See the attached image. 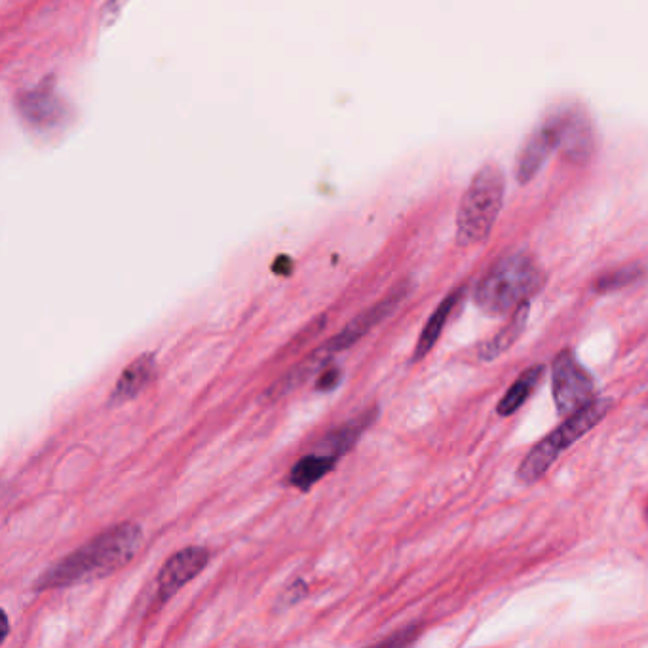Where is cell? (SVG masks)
<instances>
[{
  "label": "cell",
  "mask_w": 648,
  "mask_h": 648,
  "mask_svg": "<svg viewBox=\"0 0 648 648\" xmlns=\"http://www.w3.org/2000/svg\"><path fill=\"white\" fill-rule=\"evenodd\" d=\"M143 544L141 525L124 521L90 538L40 574L35 591L67 590L107 578L126 567Z\"/></svg>",
  "instance_id": "cell-1"
},
{
  "label": "cell",
  "mask_w": 648,
  "mask_h": 648,
  "mask_svg": "<svg viewBox=\"0 0 648 648\" xmlns=\"http://www.w3.org/2000/svg\"><path fill=\"white\" fill-rule=\"evenodd\" d=\"M544 286V274L527 253L502 257L479 280L476 305L493 316H502L533 297Z\"/></svg>",
  "instance_id": "cell-2"
},
{
  "label": "cell",
  "mask_w": 648,
  "mask_h": 648,
  "mask_svg": "<svg viewBox=\"0 0 648 648\" xmlns=\"http://www.w3.org/2000/svg\"><path fill=\"white\" fill-rule=\"evenodd\" d=\"M506 179L495 164L483 166L470 181L457 213V244L462 248L485 242L504 204Z\"/></svg>",
  "instance_id": "cell-3"
},
{
  "label": "cell",
  "mask_w": 648,
  "mask_h": 648,
  "mask_svg": "<svg viewBox=\"0 0 648 648\" xmlns=\"http://www.w3.org/2000/svg\"><path fill=\"white\" fill-rule=\"evenodd\" d=\"M612 405L614 401L610 398H595L586 407L569 415V419L561 422L548 438L536 443L533 451L523 458V462L517 468V479L525 485H533L540 477L546 476V472L552 468L553 462L561 457V453L605 419Z\"/></svg>",
  "instance_id": "cell-4"
},
{
  "label": "cell",
  "mask_w": 648,
  "mask_h": 648,
  "mask_svg": "<svg viewBox=\"0 0 648 648\" xmlns=\"http://www.w3.org/2000/svg\"><path fill=\"white\" fill-rule=\"evenodd\" d=\"M552 394L557 413L563 417L595 400V382L569 348L561 350L553 360Z\"/></svg>",
  "instance_id": "cell-5"
},
{
  "label": "cell",
  "mask_w": 648,
  "mask_h": 648,
  "mask_svg": "<svg viewBox=\"0 0 648 648\" xmlns=\"http://www.w3.org/2000/svg\"><path fill=\"white\" fill-rule=\"evenodd\" d=\"M411 291H413V282L403 280L398 286L392 287L390 293L386 297H382L379 303L369 306L367 310H363L362 314H358L350 324L344 325L335 337L320 344V348L327 356L333 358L335 354L344 352V350L352 348L354 344L360 343L365 335H369L377 325L388 320L400 308L401 303L411 295Z\"/></svg>",
  "instance_id": "cell-6"
},
{
  "label": "cell",
  "mask_w": 648,
  "mask_h": 648,
  "mask_svg": "<svg viewBox=\"0 0 648 648\" xmlns=\"http://www.w3.org/2000/svg\"><path fill=\"white\" fill-rule=\"evenodd\" d=\"M563 124H565V116H563V109H559L548 116L542 124H538L533 134L527 137L515 164L517 183L527 185L529 181H533L538 172L544 168V164L550 160V156L555 151H561Z\"/></svg>",
  "instance_id": "cell-7"
},
{
  "label": "cell",
  "mask_w": 648,
  "mask_h": 648,
  "mask_svg": "<svg viewBox=\"0 0 648 648\" xmlns=\"http://www.w3.org/2000/svg\"><path fill=\"white\" fill-rule=\"evenodd\" d=\"M210 559V550L204 546H189L173 553L156 578L158 603H168L175 593L183 590L210 565Z\"/></svg>",
  "instance_id": "cell-8"
},
{
  "label": "cell",
  "mask_w": 648,
  "mask_h": 648,
  "mask_svg": "<svg viewBox=\"0 0 648 648\" xmlns=\"http://www.w3.org/2000/svg\"><path fill=\"white\" fill-rule=\"evenodd\" d=\"M156 356L153 352H145L141 356H137L134 362L130 363L118 377L115 388L107 400V407L115 409V407H122L128 401L135 400L156 377Z\"/></svg>",
  "instance_id": "cell-9"
},
{
  "label": "cell",
  "mask_w": 648,
  "mask_h": 648,
  "mask_svg": "<svg viewBox=\"0 0 648 648\" xmlns=\"http://www.w3.org/2000/svg\"><path fill=\"white\" fill-rule=\"evenodd\" d=\"M379 413H381V409L375 405V407L360 413L358 417L346 420L335 430H329L322 441L314 447V451H320V453L331 455V457H344L348 451L354 449V445L360 441L365 430L371 428L375 424V420L379 419Z\"/></svg>",
  "instance_id": "cell-10"
},
{
  "label": "cell",
  "mask_w": 648,
  "mask_h": 648,
  "mask_svg": "<svg viewBox=\"0 0 648 648\" xmlns=\"http://www.w3.org/2000/svg\"><path fill=\"white\" fill-rule=\"evenodd\" d=\"M331 356H327L324 350L318 346L314 348L303 362L297 363L293 369H289L284 377H280L278 381L272 382L267 390L263 392V396L259 398V403L263 405H272L276 401L286 398L287 394H291L293 390H297L303 382L308 381L310 377H314L316 373H320L331 363Z\"/></svg>",
  "instance_id": "cell-11"
},
{
  "label": "cell",
  "mask_w": 648,
  "mask_h": 648,
  "mask_svg": "<svg viewBox=\"0 0 648 648\" xmlns=\"http://www.w3.org/2000/svg\"><path fill=\"white\" fill-rule=\"evenodd\" d=\"M565 124H563V145L561 153L565 154L574 164L588 162L595 139H593V128L590 118L580 109H563Z\"/></svg>",
  "instance_id": "cell-12"
},
{
  "label": "cell",
  "mask_w": 648,
  "mask_h": 648,
  "mask_svg": "<svg viewBox=\"0 0 648 648\" xmlns=\"http://www.w3.org/2000/svg\"><path fill=\"white\" fill-rule=\"evenodd\" d=\"M464 293H466V286L457 287V289H453L439 303L438 308L434 310V314L430 316V320L426 322L422 333H420L419 341H417V346H415V352L411 356V362H420V360H424L430 354V350L438 343V339L441 337V333H443V327L447 324L451 312L457 308L460 299L464 297Z\"/></svg>",
  "instance_id": "cell-13"
},
{
  "label": "cell",
  "mask_w": 648,
  "mask_h": 648,
  "mask_svg": "<svg viewBox=\"0 0 648 648\" xmlns=\"http://www.w3.org/2000/svg\"><path fill=\"white\" fill-rule=\"evenodd\" d=\"M339 458L325 455L320 451H312L305 457L299 458L289 476H287V485L295 487L299 491H310L318 481H322L327 474H331L337 466Z\"/></svg>",
  "instance_id": "cell-14"
},
{
  "label": "cell",
  "mask_w": 648,
  "mask_h": 648,
  "mask_svg": "<svg viewBox=\"0 0 648 648\" xmlns=\"http://www.w3.org/2000/svg\"><path fill=\"white\" fill-rule=\"evenodd\" d=\"M529 312H531V303L523 301L521 305L515 308L510 324L506 325L500 333H496L493 339H489L487 343L479 346L477 358L481 362H493L498 356H502L506 350H510L517 343V339L523 335L527 322H529Z\"/></svg>",
  "instance_id": "cell-15"
},
{
  "label": "cell",
  "mask_w": 648,
  "mask_h": 648,
  "mask_svg": "<svg viewBox=\"0 0 648 648\" xmlns=\"http://www.w3.org/2000/svg\"><path fill=\"white\" fill-rule=\"evenodd\" d=\"M544 373H546V367L540 365V363L529 367L527 371H523L519 375V379L510 386V390L504 394V398L498 403V407H496L498 417H510V415L517 413L521 409V405L531 398L536 384L542 381Z\"/></svg>",
  "instance_id": "cell-16"
},
{
  "label": "cell",
  "mask_w": 648,
  "mask_h": 648,
  "mask_svg": "<svg viewBox=\"0 0 648 648\" xmlns=\"http://www.w3.org/2000/svg\"><path fill=\"white\" fill-rule=\"evenodd\" d=\"M645 274V268L641 265H631V267L620 268V270H614V272H609L605 276H601L595 286H593V291L595 293H612V291H618V289H624V287L631 286L635 282H639Z\"/></svg>",
  "instance_id": "cell-17"
},
{
  "label": "cell",
  "mask_w": 648,
  "mask_h": 648,
  "mask_svg": "<svg viewBox=\"0 0 648 648\" xmlns=\"http://www.w3.org/2000/svg\"><path fill=\"white\" fill-rule=\"evenodd\" d=\"M308 593V584L303 578H297L287 586L284 593L278 599V610H287L289 607H295L299 601H303Z\"/></svg>",
  "instance_id": "cell-18"
},
{
  "label": "cell",
  "mask_w": 648,
  "mask_h": 648,
  "mask_svg": "<svg viewBox=\"0 0 648 648\" xmlns=\"http://www.w3.org/2000/svg\"><path fill=\"white\" fill-rule=\"evenodd\" d=\"M419 631L420 626L413 624V626H407V628L392 633L390 637L382 639L377 645H382V647H407V645L415 643V639L420 635Z\"/></svg>",
  "instance_id": "cell-19"
},
{
  "label": "cell",
  "mask_w": 648,
  "mask_h": 648,
  "mask_svg": "<svg viewBox=\"0 0 648 648\" xmlns=\"http://www.w3.org/2000/svg\"><path fill=\"white\" fill-rule=\"evenodd\" d=\"M343 382V369L337 365H327L324 373L316 381V390L318 392H333L339 384Z\"/></svg>",
  "instance_id": "cell-20"
},
{
  "label": "cell",
  "mask_w": 648,
  "mask_h": 648,
  "mask_svg": "<svg viewBox=\"0 0 648 648\" xmlns=\"http://www.w3.org/2000/svg\"><path fill=\"white\" fill-rule=\"evenodd\" d=\"M128 0H105L103 4V10H101V29H109L120 16L122 8L126 6Z\"/></svg>",
  "instance_id": "cell-21"
},
{
  "label": "cell",
  "mask_w": 648,
  "mask_h": 648,
  "mask_svg": "<svg viewBox=\"0 0 648 648\" xmlns=\"http://www.w3.org/2000/svg\"><path fill=\"white\" fill-rule=\"evenodd\" d=\"M293 261H291V257H287V255H280L274 263H272V272L274 274H278V276H289L291 274V270H293Z\"/></svg>",
  "instance_id": "cell-22"
},
{
  "label": "cell",
  "mask_w": 648,
  "mask_h": 648,
  "mask_svg": "<svg viewBox=\"0 0 648 648\" xmlns=\"http://www.w3.org/2000/svg\"><path fill=\"white\" fill-rule=\"evenodd\" d=\"M0 620H2V635H0V643H4L6 641V637H8V633H10V618H8V614L6 612H2V616H0Z\"/></svg>",
  "instance_id": "cell-23"
},
{
  "label": "cell",
  "mask_w": 648,
  "mask_h": 648,
  "mask_svg": "<svg viewBox=\"0 0 648 648\" xmlns=\"http://www.w3.org/2000/svg\"><path fill=\"white\" fill-rule=\"evenodd\" d=\"M647 517H648V510H647Z\"/></svg>",
  "instance_id": "cell-24"
}]
</instances>
